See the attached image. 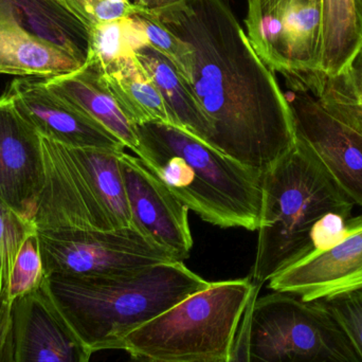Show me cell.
<instances>
[{
  "mask_svg": "<svg viewBox=\"0 0 362 362\" xmlns=\"http://www.w3.org/2000/svg\"><path fill=\"white\" fill-rule=\"evenodd\" d=\"M154 12L191 47L180 72L210 125L208 144L264 175L296 144L293 114L276 74L226 0H176Z\"/></svg>",
  "mask_w": 362,
  "mask_h": 362,
  "instance_id": "cell-1",
  "label": "cell"
},
{
  "mask_svg": "<svg viewBox=\"0 0 362 362\" xmlns=\"http://www.w3.org/2000/svg\"><path fill=\"white\" fill-rule=\"evenodd\" d=\"M211 282L183 262L93 278L49 276L45 288L91 352L123 350L129 334Z\"/></svg>",
  "mask_w": 362,
  "mask_h": 362,
  "instance_id": "cell-2",
  "label": "cell"
},
{
  "mask_svg": "<svg viewBox=\"0 0 362 362\" xmlns=\"http://www.w3.org/2000/svg\"><path fill=\"white\" fill-rule=\"evenodd\" d=\"M134 154L202 221L257 231L263 175L170 123L136 125Z\"/></svg>",
  "mask_w": 362,
  "mask_h": 362,
  "instance_id": "cell-3",
  "label": "cell"
},
{
  "mask_svg": "<svg viewBox=\"0 0 362 362\" xmlns=\"http://www.w3.org/2000/svg\"><path fill=\"white\" fill-rule=\"evenodd\" d=\"M354 206L296 141L263 175L253 284L263 286L312 252L310 233L321 217L336 212L351 218Z\"/></svg>",
  "mask_w": 362,
  "mask_h": 362,
  "instance_id": "cell-4",
  "label": "cell"
},
{
  "mask_svg": "<svg viewBox=\"0 0 362 362\" xmlns=\"http://www.w3.org/2000/svg\"><path fill=\"white\" fill-rule=\"evenodd\" d=\"M257 285L250 278L211 282L127 336L132 358L226 362Z\"/></svg>",
  "mask_w": 362,
  "mask_h": 362,
  "instance_id": "cell-5",
  "label": "cell"
},
{
  "mask_svg": "<svg viewBox=\"0 0 362 362\" xmlns=\"http://www.w3.org/2000/svg\"><path fill=\"white\" fill-rule=\"evenodd\" d=\"M248 351L249 362H361L322 301L280 291L255 300Z\"/></svg>",
  "mask_w": 362,
  "mask_h": 362,
  "instance_id": "cell-6",
  "label": "cell"
},
{
  "mask_svg": "<svg viewBox=\"0 0 362 362\" xmlns=\"http://www.w3.org/2000/svg\"><path fill=\"white\" fill-rule=\"evenodd\" d=\"M37 235L47 276H118L181 262L134 226L114 230H37Z\"/></svg>",
  "mask_w": 362,
  "mask_h": 362,
  "instance_id": "cell-7",
  "label": "cell"
},
{
  "mask_svg": "<svg viewBox=\"0 0 362 362\" xmlns=\"http://www.w3.org/2000/svg\"><path fill=\"white\" fill-rule=\"evenodd\" d=\"M244 23L251 46L274 74L320 72L321 0H247Z\"/></svg>",
  "mask_w": 362,
  "mask_h": 362,
  "instance_id": "cell-8",
  "label": "cell"
},
{
  "mask_svg": "<svg viewBox=\"0 0 362 362\" xmlns=\"http://www.w3.org/2000/svg\"><path fill=\"white\" fill-rule=\"evenodd\" d=\"M284 78L296 141L353 204L362 206V134L299 78Z\"/></svg>",
  "mask_w": 362,
  "mask_h": 362,
  "instance_id": "cell-9",
  "label": "cell"
},
{
  "mask_svg": "<svg viewBox=\"0 0 362 362\" xmlns=\"http://www.w3.org/2000/svg\"><path fill=\"white\" fill-rule=\"evenodd\" d=\"M40 138L45 185L33 217L36 229H117L69 146Z\"/></svg>",
  "mask_w": 362,
  "mask_h": 362,
  "instance_id": "cell-10",
  "label": "cell"
},
{
  "mask_svg": "<svg viewBox=\"0 0 362 362\" xmlns=\"http://www.w3.org/2000/svg\"><path fill=\"white\" fill-rule=\"evenodd\" d=\"M131 211L132 226L148 240L185 262L191 255L193 238L189 208L155 176L138 157L119 154Z\"/></svg>",
  "mask_w": 362,
  "mask_h": 362,
  "instance_id": "cell-11",
  "label": "cell"
},
{
  "mask_svg": "<svg viewBox=\"0 0 362 362\" xmlns=\"http://www.w3.org/2000/svg\"><path fill=\"white\" fill-rule=\"evenodd\" d=\"M4 93L40 136L70 148L112 152L127 148L112 134L49 89L44 78H15Z\"/></svg>",
  "mask_w": 362,
  "mask_h": 362,
  "instance_id": "cell-12",
  "label": "cell"
},
{
  "mask_svg": "<svg viewBox=\"0 0 362 362\" xmlns=\"http://www.w3.org/2000/svg\"><path fill=\"white\" fill-rule=\"evenodd\" d=\"M45 185L40 134L0 95V199L33 221Z\"/></svg>",
  "mask_w": 362,
  "mask_h": 362,
  "instance_id": "cell-13",
  "label": "cell"
},
{
  "mask_svg": "<svg viewBox=\"0 0 362 362\" xmlns=\"http://www.w3.org/2000/svg\"><path fill=\"white\" fill-rule=\"evenodd\" d=\"M14 362H90L93 352L45 288L12 303Z\"/></svg>",
  "mask_w": 362,
  "mask_h": 362,
  "instance_id": "cell-14",
  "label": "cell"
},
{
  "mask_svg": "<svg viewBox=\"0 0 362 362\" xmlns=\"http://www.w3.org/2000/svg\"><path fill=\"white\" fill-rule=\"evenodd\" d=\"M268 287L305 302L362 291V214L358 227L346 240L325 252L308 253L270 279Z\"/></svg>",
  "mask_w": 362,
  "mask_h": 362,
  "instance_id": "cell-15",
  "label": "cell"
},
{
  "mask_svg": "<svg viewBox=\"0 0 362 362\" xmlns=\"http://www.w3.org/2000/svg\"><path fill=\"white\" fill-rule=\"evenodd\" d=\"M44 81L53 93L112 134L125 148L136 152V125L119 105L97 64L86 61L76 71Z\"/></svg>",
  "mask_w": 362,
  "mask_h": 362,
  "instance_id": "cell-16",
  "label": "cell"
},
{
  "mask_svg": "<svg viewBox=\"0 0 362 362\" xmlns=\"http://www.w3.org/2000/svg\"><path fill=\"white\" fill-rule=\"evenodd\" d=\"M83 65L65 49L28 31L16 17L0 19V74L52 78Z\"/></svg>",
  "mask_w": 362,
  "mask_h": 362,
  "instance_id": "cell-17",
  "label": "cell"
},
{
  "mask_svg": "<svg viewBox=\"0 0 362 362\" xmlns=\"http://www.w3.org/2000/svg\"><path fill=\"white\" fill-rule=\"evenodd\" d=\"M134 53L160 93L170 123L208 144L210 125L176 66L150 45Z\"/></svg>",
  "mask_w": 362,
  "mask_h": 362,
  "instance_id": "cell-18",
  "label": "cell"
},
{
  "mask_svg": "<svg viewBox=\"0 0 362 362\" xmlns=\"http://www.w3.org/2000/svg\"><path fill=\"white\" fill-rule=\"evenodd\" d=\"M102 71L112 95L134 124L170 123L160 93L135 53L115 62Z\"/></svg>",
  "mask_w": 362,
  "mask_h": 362,
  "instance_id": "cell-19",
  "label": "cell"
},
{
  "mask_svg": "<svg viewBox=\"0 0 362 362\" xmlns=\"http://www.w3.org/2000/svg\"><path fill=\"white\" fill-rule=\"evenodd\" d=\"M322 2V57L320 72L334 78L354 63L362 49V29L355 0Z\"/></svg>",
  "mask_w": 362,
  "mask_h": 362,
  "instance_id": "cell-20",
  "label": "cell"
},
{
  "mask_svg": "<svg viewBox=\"0 0 362 362\" xmlns=\"http://www.w3.org/2000/svg\"><path fill=\"white\" fill-rule=\"evenodd\" d=\"M95 195L117 229L131 227L132 216L119 154L98 148H70Z\"/></svg>",
  "mask_w": 362,
  "mask_h": 362,
  "instance_id": "cell-21",
  "label": "cell"
},
{
  "mask_svg": "<svg viewBox=\"0 0 362 362\" xmlns=\"http://www.w3.org/2000/svg\"><path fill=\"white\" fill-rule=\"evenodd\" d=\"M296 78L362 134L361 62L355 59L350 68L334 78L321 72L302 74Z\"/></svg>",
  "mask_w": 362,
  "mask_h": 362,
  "instance_id": "cell-22",
  "label": "cell"
},
{
  "mask_svg": "<svg viewBox=\"0 0 362 362\" xmlns=\"http://www.w3.org/2000/svg\"><path fill=\"white\" fill-rule=\"evenodd\" d=\"M88 36L86 61L97 64L102 70L148 45L134 16L98 23L88 30Z\"/></svg>",
  "mask_w": 362,
  "mask_h": 362,
  "instance_id": "cell-23",
  "label": "cell"
},
{
  "mask_svg": "<svg viewBox=\"0 0 362 362\" xmlns=\"http://www.w3.org/2000/svg\"><path fill=\"white\" fill-rule=\"evenodd\" d=\"M46 279L40 238L36 230L25 238L15 259L8 293L11 303L42 288Z\"/></svg>",
  "mask_w": 362,
  "mask_h": 362,
  "instance_id": "cell-24",
  "label": "cell"
},
{
  "mask_svg": "<svg viewBox=\"0 0 362 362\" xmlns=\"http://www.w3.org/2000/svg\"><path fill=\"white\" fill-rule=\"evenodd\" d=\"M35 231L33 221L21 216L0 199V283L8 288L13 266L21 245Z\"/></svg>",
  "mask_w": 362,
  "mask_h": 362,
  "instance_id": "cell-25",
  "label": "cell"
},
{
  "mask_svg": "<svg viewBox=\"0 0 362 362\" xmlns=\"http://www.w3.org/2000/svg\"><path fill=\"white\" fill-rule=\"evenodd\" d=\"M78 19L87 30L98 23L127 18L140 6L129 0H50Z\"/></svg>",
  "mask_w": 362,
  "mask_h": 362,
  "instance_id": "cell-26",
  "label": "cell"
},
{
  "mask_svg": "<svg viewBox=\"0 0 362 362\" xmlns=\"http://www.w3.org/2000/svg\"><path fill=\"white\" fill-rule=\"evenodd\" d=\"M146 34L148 44L167 57L181 71L191 53L189 44L170 31L155 14L154 10L142 8L133 15Z\"/></svg>",
  "mask_w": 362,
  "mask_h": 362,
  "instance_id": "cell-27",
  "label": "cell"
},
{
  "mask_svg": "<svg viewBox=\"0 0 362 362\" xmlns=\"http://www.w3.org/2000/svg\"><path fill=\"white\" fill-rule=\"evenodd\" d=\"M350 338L362 362V291L323 300Z\"/></svg>",
  "mask_w": 362,
  "mask_h": 362,
  "instance_id": "cell-28",
  "label": "cell"
},
{
  "mask_svg": "<svg viewBox=\"0 0 362 362\" xmlns=\"http://www.w3.org/2000/svg\"><path fill=\"white\" fill-rule=\"evenodd\" d=\"M359 221H361V215L346 218L339 213H327L313 227L312 233H310L313 244L312 252H325L337 246L356 230Z\"/></svg>",
  "mask_w": 362,
  "mask_h": 362,
  "instance_id": "cell-29",
  "label": "cell"
},
{
  "mask_svg": "<svg viewBox=\"0 0 362 362\" xmlns=\"http://www.w3.org/2000/svg\"><path fill=\"white\" fill-rule=\"evenodd\" d=\"M261 287H255L249 300L248 305L245 310L244 316L240 320V327H238V333H236L235 339L232 344L231 351L226 362H249V329H250L251 315H252L253 304L255 300L259 297V293Z\"/></svg>",
  "mask_w": 362,
  "mask_h": 362,
  "instance_id": "cell-30",
  "label": "cell"
},
{
  "mask_svg": "<svg viewBox=\"0 0 362 362\" xmlns=\"http://www.w3.org/2000/svg\"><path fill=\"white\" fill-rule=\"evenodd\" d=\"M0 362H14L12 310L8 318L0 327Z\"/></svg>",
  "mask_w": 362,
  "mask_h": 362,
  "instance_id": "cell-31",
  "label": "cell"
},
{
  "mask_svg": "<svg viewBox=\"0 0 362 362\" xmlns=\"http://www.w3.org/2000/svg\"><path fill=\"white\" fill-rule=\"evenodd\" d=\"M16 17L21 21L18 10L16 8L12 0H0V19L12 18Z\"/></svg>",
  "mask_w": 362,
  "mask_h": 362,
  "instance_id": "cell-32",
  "label": "cell"
},
{
  "mask_svg": "<svg viewBox=\"0 0 362 362\" xmlns=\"http://www.w3.org/2000/svg\"><path fill=\"white\" fill-rule=\"evenodd\" d=\"M176 0H134V4L142 8H151V10H156V8H163V6H170L174 4Z\"/></svg>",
  "mask_w": 362,
  "mask_h": 362,
  "instance_id": "cell-33",
  "label": "cell"
},
{
  "mask_svg": "<svg viewBox=\"0 0 362 362\" xmlns=\"http://www.w3.org/2000/svg\"><path fill=\"white\" fill-rule=\"evenodd\" d=\"M355 8H356L357 17L362 29V0H355Z\"/></svg>",
  "mask_w": 362,
  "mask_h": 362,
  "instance_id": "cell-34",
  "label": "cell"
},
{
  "mask_svg": "<svg viewBox=\"0 0 362 362\" xmlns=\"http://www.w3.org/2000/svg\"><path fill=\"white\" fill-rule=\"evenodd\" d=\"M127 362H146V361H141V359L132 358V357H131V361H127Z\"/></svg>",
  "mask_w": 362,
  "mask_h": 362,
  "instance_id": "cell-35",
  "label": "cell"
},
{
  "mask_svg": "<svg viewBox=\"0 0 362 362\" xmlns=\"http://www.w3.org/2000/svg\"><path fill=\"white\" fill-rule=\"evenodd\" d=\"M357 59H358V61L361 62V63H362V49H361V53H359L358 57H357Z\"/></svg>",
  "mask_w": 362,
  "mask_h": 362,
  "instance_id": "cell-36",
  "label": "cell"
}]
</instances>
